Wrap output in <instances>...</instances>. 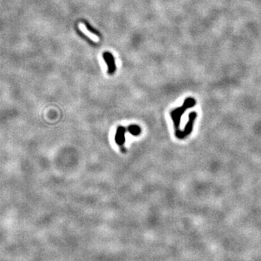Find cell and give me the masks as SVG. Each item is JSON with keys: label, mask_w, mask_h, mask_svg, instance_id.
I'll use <instances>...</instances> for the list:
<instances>
[{"label": "cell", "mask_w": 261, "mask_h": 261, "mask_svg": "<svg viewBox=\"0 0 261 261\" xmlns=\"http://www.w3.org/2000/svg\"><path fill=\"white\" fill-rule=\"evenodd\" d=\"M126 131V128L123 126H119L118 128H117L116 134H115V142L117 143V144L120 146V147H122L125 143V134Z\"/></svg>", "instance_id": "2"}, {"label": "cell", "mask_w": 261, "mask_h": 261, "mask_svg": "<svg viewBox=\"0 0 261 261\" xmlns=\"http://www.w3.org/2000/svg\"><path fill=\"white\" fill-rule=\"evenodd\" d=\"M194 103H195V101H194V99H192V98H188L186 100H185L184 106H183L182 108L176 109V110L172 111L171 117L173 121V123H174V125H175L176 128H178V126H179V123H180L179 121H180L181 115L182 113L184 112V110L186 108H188V107L191 106V104H193Z\"/></svg>", "instance_id": "1"}, {"label": "cell", "mask_w": 261, "mask_h": 261, "mask_svg": "<svg viewBox=\"0 0 261 261\" xmlns=\"http://www.w3.org/2000/svg\"><path fill=\"white\" fill-rule=\"evenodd\" d=\"M106 55L109 57V60H110V66H111V70H110V73H112L113 72L115 71V64H114V60H113V57L109 53H106Z\"/></svg>", "instance_id": "5"}, {"label": "cell", "mask_w": 261, "mask_h": 261, "mask_svg": "<svg viewBox=\"0 0 261 261\" xmlns=\"http://www.w3.org/2000/svg\"><path fill=\"white\" fill-rule=\"evenodd\" d=\"M128 130L130 134L138 136L141 134V128L137 125H130L128 127Z\"/></svg>", "instance_id": "4"}, {"label": "cell", "mask_w": 261, "mask_h": 261, "mask_svg": "<svg viewBox=\"0 0 261 261\" xmlns=\"http://www.w3.org/2000/svg\"><path fill=\"white\" fill-rule=\"evenodd\" d=\"M78 28H79V29L81 30V31L84 33L86 36H88L91 41H94V42H99V37H98L97 35L93 34V33L89 31V30H88V28L86 27V25H85L84 23H80L79 24H78Z\"/></svg>", "instance_id": "3"}]
</instances>
